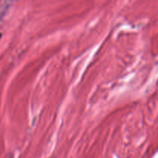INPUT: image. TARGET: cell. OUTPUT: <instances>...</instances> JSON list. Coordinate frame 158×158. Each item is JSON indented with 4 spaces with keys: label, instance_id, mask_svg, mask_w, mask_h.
Wrapping results in <instances>:
<instances>
[{
    "label": "cell",
    "instance_id": "1",
    "mask_svg": "<svg viewBox=\"0 0 158 158\" xmlns=\"http://www.w3.org/2000/svg\"><path fill=\"white\" fill-rule=\"evenodd\" d=\"M1 35H2V34H1V33H0V38H1Z\"/></svg>",
    "mask_w": 158,
    "mask_h": 158
}]
</instances>
